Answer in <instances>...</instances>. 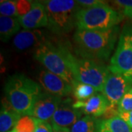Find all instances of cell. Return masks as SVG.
<instances>
[{"mask_svg": "<svg viewBox=\"0 0 132 132\" xmlns=\"http://www.w3.org/2000/svg\"><path fill=\"white\" fill-rule=\"evenodd\" d=\"M118 32V27L104 31L77 29L73 35L76 53L81 57L106 60L113 51Z\"/></svg>", "mask_w": 132, "mask_h": 132, "instance_id": "obj_1", "label": "cell"}, {"mask_svg": "<svg viewBox=\"0 0 132 132\" xmlns=\"http://www.w3.org/2000/svg\"><path fill=\"white\" fill-rule=\"evenodd\" d=\"M5 99L10 106L21 116L29 115L42 87L38 82L21 73H15L7 78L4 87Z\"/></svg>", "mask_w": 132, "mask_h": 132, "instance_id": "obj_2", "label": "cell"}, {"mask_svg": "<svg viewBox=\"0 0 132 132\" xmlns=\"http://www.w3.org/2000/svg\"><path fill=\"white\" fill-rule=\"evenodd\" d=\"M61 48L74 79L91 85L102 93L110 72L108 67L98 60L75 57L66 47L61 46Z\"/></svg>", "mask_w": 132, "mask_h": 132, "instance_id": "obj_3", "label": "cell"}, {"mask_svg": "<svg viewBox=\"0 0 132 132\" xmlns=\"http://www.w3.org/2000/svg\"><path fill=\"white\" fill-rule=\"evenodd\" d=\"M123 19L115 10L107 4L93 7H81L76 13V26L79 29L104 31L112 29Z\"/></svg>", "mask_w": 132, "mask_h": 132, "instance_id": "obj_4", "label": "cell"}, {"mask_svg": "<svg viewBox=\"0 0 132 132\" xmlns=\"http://www.w3.org/2000/svg\"><path fill=\"white\" fill-rule=\"evenodd\" d=\"M46 7L48 27L54 33H68L76 26V13L79 10L76 1L47 0L40 2Z\"/></svg>", "mask_w": 132, "mask_h": 132, "instance_id": "obj_5", "label": "cell"}, {"mask_svg": "<svg viewBox=\"0 0 132 132\" xmlns=\"http://www.w3.org/2000/svg\"><path fill=\"white\" fill-rule=\"evenodd\" d=\"M34 57L46 70L62 77L71 85H73L75 79L66 61L61 46H56L47 41L35 49Z\"/></svg>", "mask_w": 132, "mask_h": 132, "instance_id": "obj_6", "label": "cell"}, {"mask_svg": "<svg viewBox=\"0 0 132 132\" xmlns=\"http://www.w3.org/2000/svg\"><path fill=\"white\" fill-rule=\"evenodd\" d=\"M108 68L111 73L120 74L132 81V28L123 29Z\"/></svg>", "mask_w": 132, "mask_h": 132, "instance_id": "obj_7", "label": "cell"}, {"mask_svg": "<svg viewBox=\"0 0 132 132\" xmlns=\"http://www.w3.org/2000/svg\"><path fill=\"white\" fill-rule=\"evenodd\" d=\"M132 87V81L125 76L109 72L102 93L107 99L109 109H114L128 90Z\"/></svg>", "mask_w": 132, "mask_h": 132, "instance_id": "obj_8", "label": "cell"}, {"mask_svg": "<svg viewBox=\"0 0 132 132\" xmlns=\"http://www.w3.org/2000/svg\"><path fill=\"white\" fill-rule=\"evenodd\" d=\"M38 81L46 93L60 97L68 95L73 90L67 81L46 69L39 72Z\"/></svg>", "mask_w": 132, "mask_h": 132, "instance_id": "obj_9", "label": "cell"}, {"mask_svg": "<svg viewBox=\"0 0 132 132\" xmlns=\"http://www.w3.org/2000/svg\"><path fill=\"white\" fill-rule=\"evenodd\" d=\"M62 101V97L43 92L38 97L29 116L44 121L51 120Z\"/></svg>", "mask_w": 132, "mask_h": 132, "instance_id": "obj_10", "label": "cell"}, {"mask_svg": "<svg viewBox=\"0 0 132 132\" xmlns=\"http://www.w3.org/2000/svg\"><path fill=\"white\" fill-rule=\"evenodd\" d=\"M82 114L80 110L73 106V104L69 99H66L62 101L54 114L51 123L52 126L69 128L81 118Z\"/></svg>", "mask_w": 132, "mask_h": 132, "instance_id": "obj_11", "label": "cell"}, {"mask_svg": "<svg viewBox=\"0 0 132 132\" xmlns=\"http://www.w3.org/2000/svg\"><path fill=\"white\" fill-rule=\"evenodd\" d=\"M47 41L48 40L41 30L24 29L15 35L13 44L17 51L24 52L31 48L37 49Z\"/></svg>", "mask_w": 132, "mask_h": 132, "instance_id": "obj_12", "label": "cell"}, {"mask_svg": "<svg viewBox=\"0 0 132 132\" xmlns=\"http://www.w3.org/2000/svg\"><path fill=\"white\" fill-rule=\"evenodd\" d=\"M19 23L24 29L33 30L43 27H48L47 12L40 2H33L32 7L28 13L19 16Z\"/></svg>", "mask_w": 132, "mask_h": 132, "instance_id": "obj_13", "label": "cell"}, {"mask_svg": "<svg viewBox=\"0 0 132 132\" xmlns=\"http://www.w3.org/2000/svg\"><path fill=\"white\" fill-rule=\"evenodd\" d=\"M73 106L82 113L97 118L106 114L109 109V103L103 93H97L87 100L76 101L73 104Z\"/></svg>", "mask_w": 132, "mask_h": 132, "instance_id": "obj_14", "label": "cell"}, {"mask_svg": "<svg viewBox=\"0 0 132 132\" xmlns=\"http://www.w3.org/2000/svg\"><path fill=\"white\" fill-rule=\"evenodd\" d=\"M22 116L10 106L6 99L2 101L0 112V132H9L13 129Z\"/></svg>", "mask_w": 132, "mask_h": 132, "instance_id": "obj_15", "label": "cell"}, {"mask_svg": "<svg viewBox=\"0 0 132 132\" xmlns=\"http://www.w3.org/2000/svg\"><path fill=\"white\" fill-rule=\"evenodd\" d=\"M98 132H132V128L122 118L116 115L98 120Z\"/></svg>", "mask_w": 132, "mask_h": 132, "instance_id": "obj_16", "label": "cell"}, {"mask_svg": "<svg viewBox=\"0 0 132 132\" xmlns=\"http://www.w3.org/2000/svg\"><path fill=\"white\" fill-rule=\"evenodd\" d=\"M21 24L15 17L0 16V38L2 42H7L13 35L19 32Z\"/></svg>", "mask_w": 132, "mask_h": 132, "instance_id": "obj_17", "label": "cell"}, {"mask_svg": "<svg viewBox=\"0 0 132 132\" xmlns=\"http://www.w3.org/2000/svg\"><path fill=\"white\" fill-rule=\"evenodd\" d=\"M98 120L90 115H85L79 119L70 128L71 132H98Z\"/></svg>", "mask_w": 132, "mask_h": 132, "instance_id": "obj_18", "label": "cell"}, {"mask_svg": "<svg viewBox=\"0 0 132 132\" xmlns=\"http://www.w3.org/2000/svg\"><path fill=\"white\" fill-rule=\"evenodd\" d=\"M72 92L77 101H85L90 98L99 93L93 86L75 80L72 85Z\"/></svg>", "mask_w": 132, "mask_h": 132, "instance_id": "obj_19", "label": "cell"}, {"mask_svg": "<svg viewBox=\"0 0 132 132\" xmlns=\"http://www.w3.org/2000/svg\"><path fill=\"white\" fill-rule=\"evenodd\" d=\"M17 1L3 0L0 2V14L3 16L19 18Z\"/></svg>", "mask_w": 132, "mask_h": 132, "instance_id": "obj_20", "label": "cell"}, {"mask_svg": "<svg viewBox=\"0 0 132 132\" xmlns=\"http://www.w3.org/2000/svg\"><path fill=\"white\" fill-rule=\"evenodd\" d=\"M16 132H34L35 129V119L31 116H22L17 123L15 127Z\"/></svg>", "mask_w": 132, "mask_h": 132, "instance_id": "obj_21", "label": "cell"}, {"mask_svg": "<svg viewBox=\"0 0 132 132\" xmlns=\"http://www.w3.org/2000/svg\"><path fill=\"white\" fill-rule=\"evenodd\" d=\"M118 112L132 111V87L121 99L117 106Z\"/></svg>", "mask_w": 132, "mask_h": 132, "instance_id": "obj_22", "label": "cell"}, {"mask_svg": "<svg viewBox=\"0 0 132 132\" xmlns=\"http://www.w3.org/2000/svg\"><path fill=\"white\" fill-rule=\"evenodd\" d=\"M113 2L121 10L123 15L132 19V0H118Z\"/></svg>", "mask_w": 132, "mask_h": 132, "instance_id": "obj_23", "label": "cell"}, {"mask_svg": "<svg viewBox=\"0 0 132 132\" xmlns=\"http://www.w3.org/2000/svg\"><path fill=\"white\" fill-rule=\"evenodd\" d=\"M33 2L32 1H27V0H21L17 1V10L19 13V17L21 15H24L28 13L29 10L32 7Z\"/></svg>", "mask_w": 132, "mask_h": 132, "instance_id": "obj_24", "label": "cell"}, {"mask_svg": "<svg viewBox=\"0 0 132 132\" xmlns=\"http://www.w3.org/2000/svg\"><path fill=\"white\" fill-rule=\"evenodd\" d=\"M35 119V129L34 132H53V126L48 121Z\"/></svg>", "mask_w": 132, "mask_h": 132, "instance_id": "obj_25", "label": "cell"}, {"mask_svg": "<svg viewBox=\"0 0 132 132\" xmlns=\"http://www.w3.org/2000/svg\"><path fill=\"white\" fill-rule=\"evenodd\" d=\"M76 2L82 8H88V7H93L97 5L106 4L107 2L101 1V0H78L76 1Z\"/></svg>", "mask_w": 132, "mask_h": 132, "instance_id": "obj_26", "label": "cell"}, {"mask_svg": "<svg viewBox=\"0 0 132 132\" xmlns=\"http://www.w3.org/2000/svg\"><path fill=\"white\" fill-rule=\"evenodd\" d=\"M117 115L120 118H122L123 120L132 128V111L118 112Z\"/></svg>", "mask_w": 132, "mask_h": 132, "instance_id": "obj_27", "label": "cell"}, {"mask_svg": "<svg viewBox=\"0 0 132 132\" xmlns=\"http://www.w3.org/2000/svg\"><path fill=\"white\" fill-rule=\"evenodd\" d=\"M53 132H71V130H70V128L53 126Z\"/></svg>", "mask_w": 132, "mask_h": 132, "instance_id": "obj_28", "label": "cell"}, {"mask_svg": "<svg viewBox=\"0 0 132 132\" xmlns=\"http://www.w3.org/2000/svg\"><path fill=\"white\" fill-rule=\"evenodd\" d=\"M9 132H16V131H15V128H14L13 129H12V130H11V131H10Z\"/></svg>", "mask_w": 132, "mask_h": 132, "instance_id": "obj_29", "label": "cell"}]
</instances>
